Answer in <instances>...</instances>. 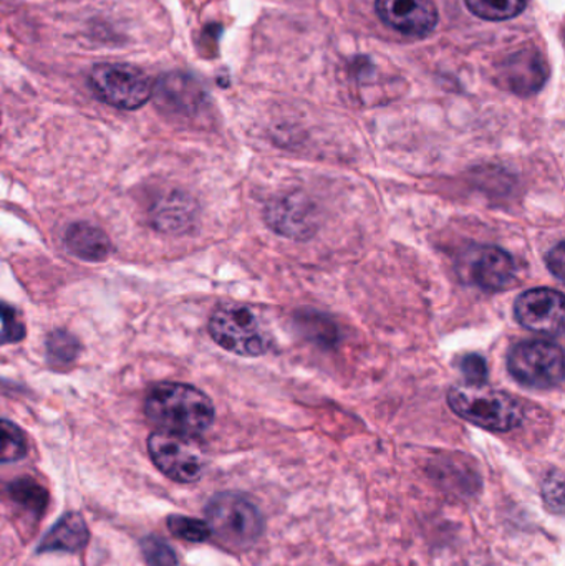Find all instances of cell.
<instances>
[{
  "instance_id": "obj_1",
  "label": "cell",
  "mask_w": 565,
  "mask_h": 566,
  "mask_svg": "<svg viewBox=\"0 0 565 566\" xmlns=\"http://www.w3.org/2000/svg\"><path fill=\"white\" fill-rule=\"evenodd\" d=\"M145 412L159 431L196 438L215 422L211 399L191 385L158 382L146 395Z\"/></svg>"
},
{
  "instance_id": "obj_2",
  "label": "cell",
  "mask_w": 565,
  "mask_h": 566,
  "mask_svg": "<svg viewBox=\"0 0 565 566\" xmlns=\"http://www.w3.org/2000/svg\"><path fill=\"white\" fill-rule=\"evenodd\" d=\"M209 335L226 352L244 358L268 355L274 346V335L261 312L245 303H224L209 318Z\"/></svg>"
},
{
  "instance_id": "obj_3",
  "label": "cell",
  "mask_w": 565,
  "mask_h": 566,
  "mask_svg": "<svg viewBox=\"0 0 565 566\" xmlns=\"http://www.w3.org/2000/svg\"><path fill=\"white\" fill-rule=\"evenodd\" d=\"M448 405L461 419L493 432H510L523 424L520 399L481 385H457L448 391Z\"/></svg>"
},
{
  "instance_id": "obj_4",
  "label": "cell",
  "mask_w": 565,
  "mask_h": 566,
  "mask_svg": "<svg viewBox=\"0 0 565 566\" xmlns=\"http://www.w3.org/2000/svg\"><path fill=\"white\" fill-rule=\"evenodd\" d=\"M206 517L211 535L231 551H245L261 537V512L244 495L222 492L209 501Z\"/></svg>"
},
{
  "instance_id": "obj_5",
  "label": "cell",
  "mask_w": 565,
  "mask_h": 566,
  "mask_svg": "<svg viewBox=\"0 0 565 566\" xmlns=\"http://www.w3.org/2000/svg\"><path fill=\"white\" fill-rule=\"evenodd\" d=\"M508 371L531 389H553L564 381V353L547 339H526L510 349Z\"/></svg>"
},
{
  "instance_id": "obj_6",
  "label": "cell",
  "mask_w": 565,
  "mask_h": 566,
  "mask_svg": "<svg viewBox=\"0 0 565 566\" xmlns=\"http://www.w3.org/2000/svg\"><path fill=\"white\" fill-rule=\"evenodd\" d=\"M93 93L106 105L138 109L151 98L153 83L143 70L123 63H102L90 73Z\"/></svg>"
},
{
  "instance_id": "obj_7",
  "label": "cell",
  "mask_w": 565,
  "mask_h": 566,
  "mask_svg": "<svg viewBox=\"0 0 565 566\" xmlns=\"http://www.w3.org/2000/svg\"><path fill=\"white\" fill-rule=\"evenodd\" d=\"M148 451L156 468L172 481L192 484L205 474V452L195 438L156 431L149 436Z\"/></svg>"
},
{
  "instance_id": "obj_8",
  "label": "cell",
  "mask_w": 565,
  "mask_h": 566,
  "mask_svg": "<svg viewBox=\"0 0 565 566\" xmlns=\"http://www.w3.org/2000/svg\"><path fill=\"white\" fill-rule=\"evenodd\" d=\"M458 272L464 282L484 292H504L516 282L513 255L496 245H470L461 254Z\"/></svg>"
},
{
  "instance_id": "obj_9",
  "label": "cell",
  "mask_w": 565,
  "mask_h": 566,
  "mask_svg": "<svg viewBox=\"0 0 565 566\" xmlns=\"http://www.w3.org/2000/svg\"><path fill=\"white\" fill-rule=\"evenodd\" d=\"M564 313L563 293L546 286L521 293L514 303L517 323L541 335H561L564 332Z\"/></svg>"
},
{
  "instance_id": "obj_10",
  "label": "cell",
  "mask_w": 565,
  "mask_h": 566,
  "mask_svg": "<svg viewBox=\"0 0 565 566\" xmlns=\"http://www.w3.org/2000/svg\"><path fill=\"white\" fill-rule=\"evenodd\" d=\"M378 19L401 35L425 39L438 23L433 0H375Z\"/></svg>"
},
{
  "instance_id": "obj_11",
  "label": "cell",
  "mask_w": 565,
  "mask_h": 566,
  "mask_svg": "<svg viewBox=\"0 0 565 566\" xmlns=\"http://www.w3.org/2000/svg\"><path fill=\"white\" fill-rule=\"evenodd\" d=\"M265 222L272 231L284 238L305 241L317 232L318 214L305 196L287 195L268 206Z\"/></svg>"
},
{
  "instance_id": "obj_12",
  "label": "cell",
  "mask_w": 565,
  "mask_h": 566,
  "mask_svg": "<svg viewBox=\"0 0 565 566\" xmlns=\"http://www.w3.org/2000/svg\"><path fill=\"white\" fill-rule=\"evenodd\" d=\"M550 78V66L543 53L524 49L513 53L501 65L500 82L520 96L536 95Z\"/></svg>"
},
{
  "instance_id": "obj_13",
  "label": "cell",
  "mask_w": 565,
  "mask_h": 566,
  "mask_svg": "<svg viewBox=\"0 0 565 566\" xmlns=\"http://www.w3.org/2000/svg\"><path fill=\"white\" fill-rule=\"evenodd\" d=\"M65 244L75 258L86 262L105 261L112 252L108 235L102 229L86 222L70 226L65 234Z\"/></svg>"
},
{
  "instance_id": "obj_14",
  "label": "cell",
  "mask_w": 565,
  "mask_h": 566,
  "mask_svg": "<svg viewBox=\"0 0 565 566\" xmlns=\"http://www.w3.org/2000/svg\"><path fill=\"white\" fill-rule=\"evenodd\" d=\"M88 542V528L82 515L66 514L45 535L39 552H80Z\"/></svg>"
},
{
  "instance_id": "obj_15",
  "label": "cell",
  "mask_w": 565,
  "mask_h": 566,
  "mask_svg": "<svg viewBox=\"0 0 565 566\" xmlns=\"http://www.w3.org/2000/svg\"><path fill=\"white\" fill-rule=\"evenodd\" d=\"M158 102L163 103L165 108L171 109L172 113L179 115H192L198 112L202 105V90L196 85L192 80L188 78H169L165 85L159 86Z\"/></svg>"
},
{
  "instance_id": "obj_16",
  "label": "cell",
  "mask_w": 565,
  "mask_h": 566,
  "mask_svg": "<svg viewBox=\"0 0 565 566\" xmlns=\"http://www.w3.org/2000/svg\"><path fill=\"white\" fill-rule=\"evenodd\" d=\"M470 12L490 22H503L521 15L530 0H464Z\"/></svg>"
},
{
  "instance_id": "obj_17",
  "label": "cell",
  "mask_w": 565,
  "mask_h": 566,
  "mask_svg": "<svg viewBox=\"0 0 565 566\" xmlns=\"http://www.w3.org/2000/svg\"><path fill=\"white\" fill-rule=\"evenodd\" d=\"M9 495L17 505L35 515L43 514L49 502L45 489L27 478L12 482L9 485Z\"/></svg>"
},
{
  "instance_id": "obj_18",
  "label": "cell",
  "mask_w": 565,
  "mask_h": 566,
  "mask_svg": "<svg viewBox=\"0 0 565 566\" xmlns=\"http://www.w3.org/2000/svg\"><path fill=\"white\" fill-rule=\"evenodd\" d=\"M27 455V439L13 422L0 419V462H15Z\"/></svg>"
},
{
  "instance_id": "obj_19",
  "label": "cell",
  "mask_w": 565,
  "mask_h": 566,
  "mask_svg": "<svg viewBox=\"0 0 565 566\" xmlns=\"http://www.w3.org/2000/svg\"><path fill=\"white\" fill-rule=\"evenodd\" d=\"M80 345L79 339L75 336L70 335V333L62 332H53L50 335L49 342H46V355H49V361L52 365H70V363L75 361L76 356H79Z\"/></svg>"
},
{
  "instance_id": "obj_20",
  "label": "cell",
  "mask_w": 565,
  "mask_h": 566,
  "mask_svg": "<svg viewBox=\"0 0 565 566\" xmlns=\"http://www.w3.org/2000/svg\"><path fill=\"white\" fill-rule=\"evenodd\" d=\"M169 531L186 542H199L208 541L211 537V531L206 522L198 521V518L182 517V515H171L168 518Z\"/></svg>"
},
{
  "instance_id": "obj_21",
  "label": "cell",
  "mask_w": 565,
  "mask_h": 566,
  "mask_svg": "<svg viewBox=\"0 0 565 566\" xmlns=\"http://www.w3.org/2000/svg\"><path fill=\"white\" fill-rule=\"evenodd\" d=\"M143 555L149 566H178L175 551L158 537H148L142 542Z\"/></svg>"
},
{
  "instance_id": "obj_22",
  "label": "cell",
  "mask_w": 565,
  "mask_h": 566,
  "mask_svg": "<svg viewBox=\"0 0 565 566\" xmlns=\"http://www.w3.org/2000/svg\"><path fill=\"white\" fill-rule=\"evenodd\" d=\"M543 497L550 511L554 514H564V475L563 472L551 471L543 481Z\"/></svg>"
},
{
  "instance_id": "obj_23",
  "label": "cell",
  "mask_w": 565,
  "mask_h": 566,
  "mask_svg": "<svg viewBox=\"0 0 565 566\" xmlns=\"http://www.w3.org/2000/svg\"><path fill=\"white\" fill-rule=\"evenodd\" d=\"M0 318L3 322V329L0 332V345L23 339L25 325H23L22 319L19 318V313L12 306L0 303Z\"/></svg>"
},
{
  "instance_id": "obj_24",
  "label": "cell",
  "mask_w": 565,
  "mask_h": 566,
  "mask_svg": "<svg viewBox=\"0 0 565 566\" xmlns=\"http://www.w3.org/2000/svg\"><path fill=\"white\" fill-rule=\"evenodd\" d=\"M461 373L467 376L468 385H486L488 381V365L483 356L471 353V355L463 356L460 361Z\"/></svg>"
},
{
  "instance_id": "obj_25",
  "label": "cell",
  "mask_w": 565,
  "mask_h": 566,
  "mask_svg": "<svg viewBox=\"0 0 565 566\" xmlns=\"http://www.w3.org/2000/svg\"><path fill=\"white\" fill-rule=\"evenodd\" d=\"M565 244L563 241L556 245V248L551 249L546 255V264L547 269L553 272L554 277L559 279V281H564V268H565Z\"/></svg>"
}]
</instances>
